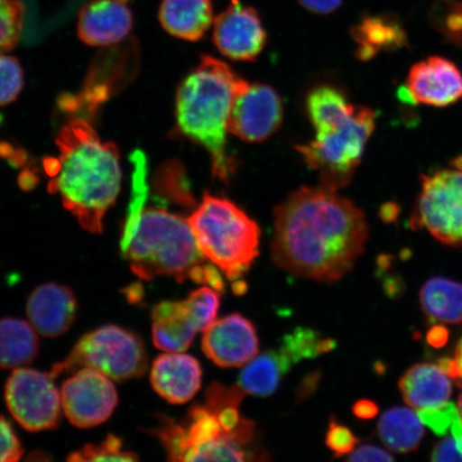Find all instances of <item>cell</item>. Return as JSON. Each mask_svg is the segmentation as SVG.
I'll use <instances>...</instances> for the list:
<instances>
[{
  "label": "cell",
  "mask_w": 462,
  "mask_h": 462,
  "mask_svg": "<svg viewBox=\"0 0 462 462\" xmlns=\"http://www.w3.org/2000/svg\"><path fill=\"white\" fill-rule=\"evenodd\" d=\"M368 236L364 212L337 189L301 188L275 208L273 257L293 275L337 282L354 268Z\"/></svg>",
  "instance_id": "cell-1"
},
{
  "label": "cell",
  "mask_w": 462,
  "mask_h": 462,
  "mask_svg": "<svg viewBox=\"0 0 462 462\" xmlns=\"http://www.w3.org/2000/svg\"><path fill=\"white\" fill-rule=\"evenodd\" d=\"M58 157L46 162L51 193L91 234L103 233L104 217L117 199L121 165L116 144L102 142L92 126L74 119L56 138Z\"/></svg>",
  "instance_id": "cell-2"
},
{
  "label": "cell",
  "mask_w": 462,
  "mask_h": 462,
  "mask_svg": "<svg viewBox=\"0 0 462 462\" xmlns=\"http://www.w3.org/2000/svg\"><path fill=\"white\" fill-rule=\"evenodd\" d=\"M306 112L316 132L315 140L298 146V152L319 173L323 187L337 190L350 182L359 166L377 114L355 106L342 90L328 85L310 92Z\"/></svg>",
  "instance_id": "cell-3"
},
{
  "label": "cell",
  "mask_w": 462,
  "mask_h": 462,
  "mask_svg": "<svg viewBox=\"0 0 462 462\" xmlns=\"http://www.w3.org/2000/svg\"><path fill=\"white\" fill-rule=\"evenodd\" d=\"M246 83L226 62L204 56L177 92L179 130L207 150L213 176L223 182L236 171L227 152L228 119L235 97Z\"/></svg>",
  "instance_id": "cell-4"
},
{
  "label": "cell",
  "mask_w": 462,
  "mask_h": 462,
  "mask_svg": "<svg viewBox=\"0 0 462 462\" xmlns=\"http://www.w3.org/2000/svg\"><path fill=\"white\" fill-rule=\"evenodd\" d=\"M121 250L143 280L173 277L183 282L205 262L188 219L158 208L136 210L125 224Z\"/></svg>",
  "instance_id": "cell-5"
},
{
  "label": "cell",
  "mask_w": 462,
  "mask_h": 462,
  "mask_svg": "<svg viewBox=\"0 0 462 462\" xmlns=\"http://www.w3.org/2000/svg\"><path fill=\"white\" fill-rule=\"evenodd\" d=\"M205 257L239 280L259 255L260 228L235 202L206 193L188 218Z\"/></svg>",
  "instance_id": "cell-6"
},
{
  "label": "cell",
  "mask_w": 462,
  "mask_h": 462,
  "mask_svg": "<svg viewBox=\"0 0 462 462\" xmlns=\"http://www.w3.org/2000/svg\"><path fill=\"white\" fill-rule=\"evenodd\" d=\"M86 367L124 383L143 377L148 368V355L142 338L135 333L114 325L102 326L85 334L71 354L55 364L51 373L57 378Z\"/></svg>",
  "instance_id": "cell-7"
},
{
  "label": "cell",
  "mask_w": 462,
  "mask_h": 462,
  "mask_svg": "<svg viewBox=\"0 0 462 462\" xmlns=\"http://www.w3.org/2000/svg\"><path fill=\"white\" fill-rule=\"evenodd\" d=\"M410 226L426 229L443 245L462 247V157L452 169L421 176Z\"/></svg>",
  "instance_id": "cell-8"
},
{
  "label": "cell",
  "mask_w": 462,
  "mask_h": 462,
  "mask_svg": "<svg viewBox=\"0 0 462 462\" xmlns=\"http://www.w3.org/2000/svg\"><path fill=\"white\" fill-rule=\"evenodd\" d=\"M51 373L15 368L5 388L13 417L29 431L53 430L60 423L61 396Z\"/></svg>",
  "instance_id": "cell-9"
},
{
  "label": "cell",
  "mask_w": 462,
  "mask_h": 462,
  "mask_svg": "<svg viewBox=\"0 0 462 462\" xmlns=\"http://www.w3.org/2000/svg\"><path fill=\"white\" fill-rule=\"evenodd\" d=\"M61 406L67 419L79 429L106 423L118 404L112 379L94 368H82L63 383Z\"/></svg>",
  "instance_id": "cell-10"
},
{
  "label": "cell",
  "mask_w": 462,
  "mask_h": 462,
  "mask_svg": "<svg viewBox=\"0 0 462 462\" xmlns=\"http://www.w3.org/2000/svg\"><path fill=\"white\" fill-rule=\"evenodd\" d=\"M282 117L284 104L273 87L246 83L231 106L228 132L247 143H262L280 129Z\"/></svg>",
  "instance_id": "cell-11"
},
{
  "label": "cell",
  "mask_w": 462,
  "mask_h": 462,
  "mask_svg": "<svg viewBox=\"0 0 462 462\" xmlns=\"http://www.w3.org/2000/svg\"><path fill=\"white\" fill-rule=\"evenodd\" d=\"M213 42L229 60L252 61L262 54L267 32L255 9L241 0H231L226 10L215 20Z\"/></svg>",
  "instance_id": "cell-12"
},
{
  "label": "cell",
  "mask_w": 462,
  "mask_h": 462,
  "mask_svg": "<svg viewBox=\"0 0 462 462\" xmlns=\"http://www.w3.org/2000/svg\"><path fill=\"white\" fill-rule=\"evenodd\" d=\"M201 348L208 359L218 367L245 366L258 355L256 328L240 314L225 316L206 328Z\"/></svg>",
  "instance_id": "cell-13"
},
{
  "label": "cell",
  "mask_w": 462,
  "mask_h": 462,
  "mask_svg": "<svg viewBox=\"0 0 462 462\" xmlns=\"http://www.w3.org/2000/svg\"><path fill=\"white\" fill-rule=\"evenodd\" d=\"M402 100L446 107L462 97V73L454 62L432 56L410 69Z\"/></svg>",
  "instance_id": "cell-14"
},
{
  "label": "cell",
  "mask_w": 462,
  "mask_h": 462,
  "mask_svg": "<svg viewBox=\"0 0 462 462\" xmlns=\"http://www.w3.org/2000/svg\"><path fill=\"white\" fill-rule=\"evenodd\" d=\"M26 314L29 322L44 337H58L73 326L78 316V300L70 288L46 282L28 297Z\"/></svg>",
  "instance_id": "cell-15"
},
{
  "label": "cell",
  "mask_w": 462,
  "mask_h": 462,
  "mask_svg": "<svg viewBox=\"0 0 462 462\" xmlns=\"http://www.w3.org/2000/svg\"><path fill=\"white\" fill-rule=\"evenodd\" d=\"M130 0H90L80 9L78 33L90 46H108L123 42L133 28Z\"/></svg>",
  "instance_id": "cell-16"
},
{
  "label": "cell",
  "mask_w": 462,
  "mask_h": 462,
  "mask_svg": "<svg viewBox=\"0 0 462 462\" xmlns=\"http://www.w3.org/2000/svg\"><path fill=\"white\" fill-rule=\"evenodd\" d=\"M201 379L199 362L181 352L159 356L150 372L153 390L172 404H183L192 400L200 389Z\"/></svg>",
  "instance_id": "cell-17"
},
{
  "label": "cell",
  "mask_w": 462,
  "mask_h": 462,
  "mask_svg": "<svg viewBox=\"0 0 462 462\" xmlns=\"http://www.w3.org/2000/svg\"><path fill=\"white\" fill-rule=\"evenodd\" d=\"M398 386L403 401L418 411L441 408L452 395L450 378L439 364H415L402 375Z\"/></svg>",
  "instance_id": "cell-18"
},
{
  "label": "cell",
  "mask_w": 462,
  "mask_h": 462,
  "mask_svg": "<svg viewBox=\"0 0 462 462\" xmlns=\"http://www.w3.org/2000/svg\"><path fill=\"white\" fill-rule=\"evenodd\" d=\"M159 20L171 36L195 42L209 31L215 17L211 0H163Z\"/></svg>",
  "instance_id": "cell-19"
},
{
  "label": "cell",
  "mask_w": 462,
  "mask_h": 462,
  "mask_svg": "<svg viewBox=\"0 0 462 462\" xmlns=\"http://www.w3.org/2000/svg\"><path fill=\"white\" fill-rule=\"evenodd\" d=\"M152 317V340L160 350L186 351L199 332L184 301L161 302L154 306Z\"/></svg>",
  "instance_id": "cell-20"
},
{
  "label": "cell",
  "mask_w": 462,
  "mask_h": 462,
  "mask_svg": "<svg viewBox=\"0 0 462 462\" xmlns=\"http://www.w3.org/2000/svg\"><path fill=\"white\" fill-rule=\"evenodd\" d=\"M38 354V332L31 322L13 317L0 319V368L23 367Z\"/></svg>",
  "instance_id": "cell-21"
},
{
  "label": "cell",
  "mask_w": 462,
  "mask_h": 462,
  "mask_svg": "<svg viewBox=\"0 0 462 462\" xmlns=\"http://www.w3.org/2000/svg\"><path fill=\"white\" fill-rule=\"evenodd\" d=\"M420 304L431 321L461 325L462 282L432 277L420 289Z\"/></svg>",
  "instance_id": "cell-22"
},
{
  "label": "cell",
  "mask_w": 462,
  "mask_h": 462,
  "mask_svg": "<svg viewBox=\"0 0 462 462\" xmlns=\"http://www.w3.org/2000/svg\"><path fill=\"white\" fill-rule=\"evenodd\" d=\"M291 364L281 350L264 352L245 364L239 375L238 386L245 394L259 397L273 394Z\"/></svg>",
  "instance_id": "cell-23"
},
{
  "label": "cell",
  "mask_w": 462,
  "mask_h": 462,
  "mask_svg": "<svg viewBox=\"0 0 462 462\" xmlns=\"http://www.w3.org/2000/svg\"><path fill=\"white\" fill-rule=\"evenodd\" d=\"M423 423L411 409L394 407L380 418L378 436L393 452L407 454L420 447L424 437Z\"/></svg>",
  "instance_id": "cell-24"
},
{
  "label": "cell",
  "mask_w": 462,
  "mask_h": 462,
  "mask_svg": "<svg viewBox=\"0 0 462 462\" xmlns=\"http://www.w3.org/2000/svg\"><path fill=\"white\" fill-rule=\"evenodd\" d=\"M360 44V57L368 60L381 50L402 48L407 43L406 32L393 17L368 16L352 31Z\"/></svg>",
  "instance_id": "cell-25"
},
{
  "label": "cell",
  "mask_w": 462,
  "mask_h": 462,
  "mask_svg": "<svg viewBox=\"0 0 462 462\" xmlns=\"http://www.w3.org/2000/svg\"><path fill=\"white\" fill-rule=\"evenodd\" d=\"M333 339H322L319 334L310 328H298L292 333L286 335L281 351L288 356L292 363L326 354L334 349Z\"/></svg>",
  "instance_id": "cell-26"
},
{
  "label": "cell",
  "mask_w": 462,
  "mask_h": 462,
  "mask_svg": "<svg viewBox=\"0 0 462 462\" xmlns=\"http://www.w3.org/2000/svg\"><path fill=\"white\" fill-rule=\"evenodd\" d=\"M138 456L124 448L123 440L117 436L109 435L100 443L86 444L75 450L68 461H136Z\"/></svg>",
  "instance_id": "cell-27"
},
{
  "label": "cell",
  "mask_w": 462,
  "mask_h": 462,
  "mask_svg": "<svg viewBox=\"0 0 462 462\" xmlns=\"http://www.w3.org/2000/svg\"><path fill=\"white\" fill-rule=\"evenodd\" d=\"M24 17L25 5L21 0H0V54L19 42Z\"/></svg>",
  "instance_id": "cell-28"
},
{
  "label": "cell",
  "mask_w": 462,
  "mask_h": 462,
  "mask_svg": "<svg viewBox=\"0 0 462 462\" xmlns=\"http://www.w3.org/2000/svg\"><path fill=\"white\" fill-rule=\"evenodd\" d=\"M184 302L199 332H204L216 321L219 304H221L218 292L208 287L196 289L189 293Z\"/></svg>",
  "instance_id": "cell-29"
},
{
  "label": "cell",
  "mask_w": 462,
  "mask_h": 462,
  "mask_svg": "<svg viewBox=\"0 0 462 462\" xmlns=\"http://www.w3.org/2000/svg\"><path fill=\"white\" fill-rule=\"evenodd\" d=\"M24 86V72L14 57L0 54V106L13 103Z\"/></svg>",
  "instance_id": "cell-30"
},
{
  "label": "cell",
  "mask_w": 462,
  "mask_h": 462,
  "mask_svg": "<svg viewBox=\"0 0 462 462\" xmlns=\"http://www.w3.org/2000/svg\"><path fill=\"white\" fill-rule=\"evenodd\" d=\"M359 444V439L348 427L332 420L326 435V446L332 450L335 457L350 455Z\"/></svg>",
  "instance_id": "cell-31"
},
{
  "label": "cell",
  "mask_w": 462,
  "mask_h": 462,
  "mask_svg": "<svg viewBox=\"0 0 462 462\" xmlns=\"http://www.w3.org/2000/svg\"><path fill=\"white\" fill-rule=\"evenodd\" d=\"M418 414L421 423L429 427L438 437H444L459 411L453 402H448L441 408L421 410Z\"/></svg>",
  "instance_id": "cell-32"
},
{
  "label": "cell",
  "mask_w": 462,
  "mask_h": 462,
  "mask_svg": "<svg viewBox=\"0 0 462 462\" xmlns=\"http://www.w3.org/2000/svg\"><path fill=\"white\" fill-rule=\"evenodd\" d=\"M436 16L439 31L450 42L462 46V3H448L447 9Z\"/></svg>",
  "instance_id": "cell-33"
},
{
  "label": "cell",
  "mask_w": 462,
  "mask_h": 462,
  "mask_svg": "<svg viewBox=\"0 0 462 462\" xmlns=\"http://www.w3.org/2000/svg\"><path fill=\"white\" fill-rule=\"evenodd\" d=\"M24 449L13 426L0 415V462H15L22 458Z\"/></svg>",
  "instance_id": "cell-34"
},
{
  "label": "cell",
  "mask_w": 462,
  "mask_h": 462,
  "mask_svg": "<svg viewBox=\"0 0 462 462\" xmlns=\"http://www.w3.org/2000/svg\"><path fill=\"white\" fill-rule=\"evenodd\" d=\"M393 460H394V457L389 452L374 447L373 444H364V446L356 448L348 457V461L352 462H388Z\"/></svg>",
  "instance_id": "cell-35"
},
{
  "label": "cell",
  "mask_w": 462,
  "mask_h": 462,
  "mask_svg": "<svg viewBox=\"0 0 462 462\" xmlns=\"http://www.w3.org/2000/svg\"><path fill=\"white\" fill-rule=\"evenodd\" d=\"M439 365L441 366L450 379L454 380L456 384L462 386V337L459 339L457 346H456L453 359L446 357V359L439 362Z\"/></svg>",
  "instance_id": "cell-36"
},
{
  "label": "cell",
  "mask_w": 462,
  "mask_h": 462,
  "mask_svg": "<svg viewBox=\"0 0 462 462\" xmlns=\"http://www.w3.org/2000/svg\"><path fill=\"white\" fill-rule=\"evenodd\" d=\"M430 459L432 461H462V456L456 448L454 439L448 437L436 444Z\"/></svg>",
  "instance_id": "cell-37"
},
{
  "label": "cell",
  "mask_w": 462,
  "mask_h": 462,
  "mask_svg": "<svg viewBox=\"0 0 462 462\" xmlns=\"http://www.w3.org/2000/svg\"><path fill=\"white\" fill-rule=\"evenodd\" d=\"M306 10L316 14H330L343 5L344 0H298Z\"/></svg>",
  "instance_id": "cell-38"
},
{
  "label": "cell",
  "mask_w": 462,
  "mask_h": 462,
  "mask_svg": "<svg viewBox=\"0 0 462 462\" xmlns=\"http://www.w3.org/2000/svg\"><path fill=\"white\" fill-rule=\"evenodd\" d=\"M352 412H354L357 419L368 420L377 417L379 413V407L378 404L373 401L361 400L354 404Z\"/></svg>",
  "instance_id": "cell-39"
},
{
  "label": "cell",
  "mask_w": 462,
  "mask_h": 462,
  "mask_svg": "<svg viewBox=\"0 0 462 462\" xmlns=\"http://www.w3.org/2000/svg\"><path fill=\"white\" fill-rule=\"evenodd\" d=\"M205 267V284L210 286L213 291H216L218 293L225 292V282L223 280V275L219 273L217 265L215 263H206Z\"/></svg>",
  "instance_id": "cell-40"
},
{
  "label": "cell",
  "mask_w": 462,
  "mask_h": 462,
  "mask_svg": "<svg viewBox=\"0 0 462 462\" xmlns=\"http://www.w3.org/2000/svg\"><path fill=\"white\" fill-rule=\"evenodd\" d=\"M448 339V332L446 328L441 326L433 327L431 330L427 335V340L429 343L436 346V348H440V346L447 344Z\"/></svg>",
  "instance_id": "cell-41"
},
{
  "label": "cell",
  "mask_w": 462,
  "mask_h": 462,
  "mask_svg": "<svg viewBox=\"0 0 462 462\" xmlns=\"http://www.w3.org/2000/svg\"><path fill=\"white\" fill-rule=\"evenodd\" d=\"M448 432H450V437L454 439L456 448H457L459 454L462 456V418L460 414L457 415L450 425Z\"/></svg>",
  "instance_id": "cell-42"
},
{
  "label": "cell",
  "mask_w": 462,
  "mask_h": 462,
  "mask_svg": "<svg viewBox=\"0 0 462 462\" xmlns=\"http://www.w3.org/2000/svg\"><path fill=\"white\" fill-rule=\"evenodd\" d=\"M247 284L244 281L236 280L233 284V291L236 296H242V294H245L247 291Z\"/></svg>",
  "instance_id": "cell-43"
},
{
  "label": "cell",
  "mask_w": 462,
  "mask_h": 462,
  "mask_svg": "<svg viewBox=\"0 0 462 462\" xmlns=\"http://www.w3.org/2000/svg\"><path fill=\"white\" fill-rule=\"evenodd\" d=\"M458 411H459L460 417L462 418V393H461V395L459 396V400H458Z\"/></svg>",
  "instance_id": "cell-44"
}]
</instances>
